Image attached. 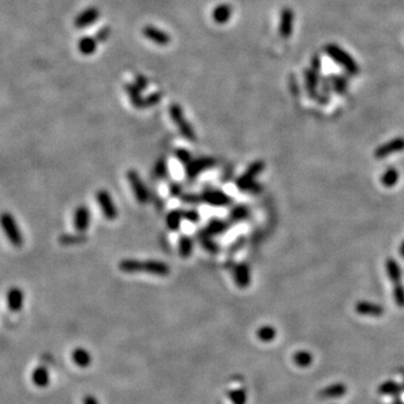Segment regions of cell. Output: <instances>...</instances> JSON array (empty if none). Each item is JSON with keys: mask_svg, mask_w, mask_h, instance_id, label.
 Returning <instances> with one entry per match:
<instances>
[{"mask_svg": "<svg viewBox=\"0 0 404 404\" xmlns=\"http://www.w3.org/2000/svg\"><path fill=\"white\" fill-rule=\"evenodd\" d=\"M324 52L331 60H333L339 67H341L350 76H357L359 73V67L355 59L347 52V51L340 48L338 44L329 43L324 46Z\"/></svg>", "mask_w": 404, "mask_h": 404, "instance_id": "obj_1", "label": "cell"}, {"mask_svg": "<svg viewBox=\"0 0 404 404\" xmlns=\"http://www.w3.org/2000/svg\"><path fill=\"white\" fill-rule=\"evenodd\" d=\"M0 227L14 247L20 248L24 245V237H23L22 230L11 212L4 211L0 213Z\"/></svg>", "mask_w": 404, "mask_h": 404, "instance_id": "obj_2", "label": "cell"}, {"mask_svg": "<svg viewBox=\"0 0 404 404\" xmlns=\"http://www.w3.org/2000/svg\"><path fill=\"white\" fill-rule=\"evenodd\" d=\"M169 113L172 120H173V123L176 125V127H178L180 133L182 134V136L189 139V141H194V139H196V134H194L191 125H190L188 120L185 119L182 108H181L179 105L173 104L170 106Z\"/></svg>", "mask_w": 404, "mask_h": 404, "instance_id": "obj_3", "label": "cell"}, {"mask_svg": "<svg viewBox=\"0 0 404 404\" xmlns=\"http://www.w3.org/2000/svg\"><path fill=\"white\" fill-rule=\"evenodd\" d=\"M404 151V138L403 137H396L393 138L387 143H384L382 145L376 148L374 152V156L376 159H385L389 155L394 154V153Z\"/></svg>", "mask_w": 404, "mask_h": 404, "instance_id": "obj_4", "label": "cell"}, {"mask_svg": "<svg viewBox=\"0 0 404 404\" xmlns=\"http://www.w3.org/2000/svg\"><path fill=\"white\" fill-rule=\"evenodd\" d=\"M293 24H294V13L290 7H285L282 9L281 17H280V25H278V33L282 39L287 40L290 39L292 33H293Z\"/></svg>", "mask_w": 404, "mask_h": 404, "instance_id": "obj_5", "label": "cell"}, {"mask_svg": "<svg viewBox=\"0 0 404 404\" xmlns=\"http://www.w3.org/2000/svg\"><path fill=\"white\" fill-rule=\"evenodd\" d=\"M97 202L100 204V208L104 212L105 217L108 220H114L117 217V210H116L113 199H111L109 192L105 190H100L97 192Z\"/></svg>", "mask_w": 404, "mask_h": 404, "instance_id": "obj_6", "label": "cell"}, {"mask_svg": "<svg viewBox=\"0 0 404 404\" xmlns=\"http://www.w3.org/2000/svg\"><path fill=\"white\" fill-rule=\"evenodd\" d=\"M127 178L129 181V184L133 189V192L136 196L137 200L141 203H145L148 200V192L145 188V185L142 182L141 178L137 174L136 171H129L127 174Z\"/></svg>", "mask_w": 404, "mask_h": 404, "instance_id": "obj_7", "label": "cell"}, {"mask_svg": "<svg viewBox=\"0 0 404 404\" xmlns=\"http://www.w3.org/2000/svg\"><path fill=\"white\" fill-rule=\"evenodd\" d=\"M304 86L305 91L311 99L315 100L319 94V86H320V78L319 73L315 72L312 69H306L304 71Z\"/></svg>", "mask_w": 404, "mask_h": 404, "instance_id": "obj_8", "label": "cell"}, {"mask_svg": "<svg viewBox=\"0 0 404 404\" xmlns=\"http://www.w3.org/2000/svg\"><path fill=\"white\" fill-rule=\"evenodd\" d=\"M100 16V12L97 7H88L85 9L82 13L79 14L74 20V26L77 27L78 30L86 29V27L90 26L94 24L95 22H97Z\"/></svg>", "mask_w": 404, "mask_h": 404, "instance_id": "obj_9", "label": "cell"}, {"mask_svg": "<svg viewBox=\"0 0 404 404\" xmlns=\"http://www.w3.org/2000/svg\"><path fill=\"white\" fill-rule=\"evenodd\" d=\"M143 34L147 40H150L153 43L160 46H166L171 42V37L166 32L152 25H147L144 27Z\"/></svg>", "mask_w": 404, "mask_h": 404, "instance_id": "obj_10", "label": "cell"}, {"mask_svg": "<svg viewBox=\"0 0 404 404\" xmlns=\"http://www.w3.org/2000/svg\"><path fill=\"white\" fill-rule=\"evenodd\" d=\"M7 305L13 312H18L24 305V292L20 287H12L7 292Z\"/></svg>", "mask_w": 404, "mask_h": 404, "instance_id": "obj_11", "label": "cell"}, {"mask_svg": "<svg viewBox=\"0 0 404 404\" xmlns=\"http://www.w3.org/2000/svg\"><path fill=\"white\" fill-rule=\"evenodd\" d=\"M355 310L357 313L361 315H369V317H380L384 313V309L382 305L376 304L368 301H360L357 302Z\"/></svg>", "mask_w": 404, "mask_h": 404, "instance_id": "obj_12", "label": "cell"}, {"mask_svg": "<svg viewBox=\"0 0 404 404\" xmlns=\"http://www.w3.org/2000/svg\"><path fill=\"white\" fill-rule=\"evenodd\" d=\"M90 222V212L86 206L79 207L74 213V227L79 233H83L88 229Z\"/></svg>", "mask_w": 404, "mask_h": 404, "instance_id": "obj_13", "label": "cell"}, {"mask_svg": "<svg viewBox=\"0 0 404 404\" xmlns=\"http://www.w3.org/2000/svg\"><path fill=\"white\" fill-rule=\"evenodd\" d=\"M233 15V7L228 4H220L212 11V20L219 25L228 23Z\"/></svg>", "mask_w": 404, "mask_h": 404, "instance_id": "obj_14", "label": "cell"}, {"mask_svg": "<svg viewBox=\"0 0 404 404\" xmlns=\"http://www.w3.org/2000/svg\"><path fill=\"white\" fill-rule=\"evenodd\" d=\"M142 272L154 274V275L165 276L170 273V268L163 262L146 261V262L142 263Z\"/></svg>", "mask_w": 404, "mask_h": 404, "instance_id": "obj_15", "label": "cell"}, {"mask_svg": "<svg viewBox=\"0 0 404 404\" xmlns=\"http://www.w3.org/2000/svg\"><path fill=\"white\" fill-rule=\"evenodd\" d=\"M72 360L73 363L76 364L79 367L86 368L91 364L92 357L89 351H88L86 348L82 347H77L76 349L72 351Z\"/></svg>", "mask_w": 404, "mask_h": 404, "instance_id": "obj_16", "label": "cell"}, {"mask_svg": "<svg viewBox=\"0 0 404 404\" xmlns=\"http://www.w3.org/2000/svg\"><path fill=\"white\" fill-rule=\"evenodd\" d=\"M32 382L37 387L44 388L50 384V373L45 366H37L32 373Z\"/></svg>", "mask_w": 404, "mask_h": 404, "instance_id": "obj_17", "label": "cell"}, {"mask_svg": "<svg viewBox=\"0 0 404 404\" xmlns=\"http://www.w3.org/2000/svg\"><path fill=\"white\" fill-rule=\"evenodd\" d=\"M385 268H386V273L388 275L389 281H391L393 284H397V283L401 282L402 278L401 266L395 259L391 257L387 258L386 262H385Z\"/></svg>", "mask_w": 404, "mask_h": 404, "instance_id": "obj_18", "label": "cell"}, {"mask_svg": "<svg viewBox=\"0 0 404 404\" xmlns=\"http://www.w3.org/2000/svg\"><path fill=\"white\" fill-rule=\"evenodd\" d=\"M319 94L317 97V100L320 105H327L329 100H330V94L332 92L331 83L329 81V78H322L320 80L319 86Z\"/></svg>", "mask_w": 404, "mask_h": 404, "instance_id": "obj_19", "label": "cell"}, {"mask_svg": "<svg viewBox=\"0 0 404 404\" xmlns=\"http://www.w3.org/2000/svg\"><path fill=\"white\" fill-rule=\"evenodd\" d=\"M125 89L129 96V99H131L132 104L136 107L138 109L145 108V98L142 97V91L138 89V88L135 85H126L125 86Z\"/></svg>", "mask_w": 404, "mask_h": 404, "instance_id": "obj_20", "label": "cell"}, {"mask_svg": "<svg viewBox=\"0 0 404 404\" xmlns=\"http://www.w3.org/2000/svg\"><path fill=\"white\" fill-rule=\"evenodd\" d=\"M235 281L240 287H246L249 284L250 271L246 264H240L235 268Z\"/></svg>", "mask_w": 404, "mask_h": 404, "instance_id": "obj_21", "label": "cell"}, {"mask_svg": "<svg viewBox=\"0 0 404 404\" xmlns=\"http://www.w3.org/2000/svg\"><path fill=\"white\" fill-rule=\"evenodd\" d=\"M329 81L331 83L332 91L336 92L337 95L343 96L346 95V92L348 90V81L345 77L342 76H337V74H332V76H329Z\"/></svg>", "mask_w": 404, "mask_h": 404, "instance_id": "obj_22", "label": "cell"}, {"mask_svg": "<svg viewBox=\"0 0 404 404\" xmlns=\"http://www.w3.org/2000/svg\"><path fill=\"white\" fill-rule=\"evenodd\" d=\"M398 179H400L398 171L395 168H388L380 176V182H382L384 187L392 188L397 184Z\"/></svg>", "mask_w": 404, "mask_h": 404, "instance_id": "obj_23", "label": "cell"}, {"mask_svg": "<svg viewBox=\"0 0 404 404\" xmlns=\"http://www.w3.org/2000/svg\"><path fill=\"white\" fill-rule=\"evenodd\" d=\"M78 50L83 55H91L95 53L97 50V40L92 39L90 36L82 37V39L78 42Z\"/></svg>", "mask_w": 404, "mask_h": 404, "instance_id": "obj_24", "label": "cell"}, {"mask_svg": "<svg viewBox=\"0 0 404 404\" xmlns=\"http://www.w3.org/2000/svg\"><path fill=\"white\" fill-rule=\"evenodd\" d=\"M119 268L125 273H138L142 272V262L136 259H124L120 262Z\"/></svg>", "mask_w": 404, "mask_h": 404, "instance_id": "obj_25", "label": "cell"}, {"mask_svg": "<svg viewBox=\"0 0 404 404\" xmlns=\"http://www.w3.org/2000/svg\"><path fill=\"white\" fill-rule=\"evenodd\" d=\"M211 164H212V162H209L207 159L192 162V163L188 164V174L191 176L197 175L199 172L202 171L203 169L208 168V166H210Z\"/></svg>", "mask_w": 404, "mask_h": 404, "instance_id": "obj_26", "label": "cell"}, {"mask_svg": "<svg viewBox=\"0 0 404 404\" xmlns=\"http://www.w3.org/2000/svg\"><path fill=\"white\" fill-rule=\"evenodd\" d=\"M256 335L259 340H262L264 342H268V341H272L273 339L275 338L276 331H275V329L271 326H264L258 329Z\"/></svg>", "mask_w": 404, "mask_h": 404, "instance_id": "obj_27", "label": "cell"}, {"mask_svg": "<svg viewBox=\"0 0 404 404\" xmlns=\"http://www.w3.org/2000/svg\"><path fill=\"white\" fill-rule=\"evenodd\" d=\"M192 248H193V243H192V239L189 238V237H182V238L180 239V244H179V253L182 257H189L190 255L192 253Z\"/></svg>", "mask_w": 404, "mask_h": 404, "instance_id": "obj_28", "label": "cell"}, {"mask_svg": "<svg viewBox=\"0 0 404 404\" xmlns=\"http://www.w3.org/2000/svg\"><path fill=\"white\" fill-rule=\"evenodd\" d=\"M86 240V237L82 234L80 235H62L60 236L59 241L64 246H70V245H76V244H81L82 241Z\"/></svg>", "mask_w": 404, "mask_h": 404, "instance_id": "obj_29", "label": "cell"}, {"mask_svg": "<svg viewBox=\"0 0 404 404\" xmlns=\"http://www.w3.org/2000/svg\"><path fill=\"white\" fill-rule=\"evenodd\" d=\"M229 398L233 404H245L247 400V395H246V391L244 388L239 389H233L229 392Z\"/></svg>", "mask_w": 404, "mask_h": 404, "instance_id": "obj_30", "label": "cell"}, {"mask_svg": "<svg viewBox=\"0 0 404 404\" xmlns=\"http://www.w3.org/2000/svg\"><path fill=\"white\" fill-rule=\"evenodd\" d=\"M393 298L400 308H404V285H402L401 283L394 284Z\"/></svg>", "mask_w": 404, "mask_h": 404, "instance_id": "obj_31", "label": "cell"}, {"mask_svg": "<svg viewBox=\"0 0 404 404\" xmlns=\"http://www.w3.org/2000/svg\"><path fill=\"white\" fill-rule=\"evenodd\" d=\"M207 200L212 204H224L228 202V198L220 192H209L207 194Z\"/></svg>", "mask_w": 404, "mask_h": 404, "instance_id": "obj_32", "label": "cell"}, {"mask_svg": "<svg viewBox=\"0 0 404 404\" xmlns=\"http://www.w3.org/2000/svg\"><path fill=\"white\" fill-rule=\"evenodd\" d=\"M294 361L300 366H306L311 363V356L309 352L300 351L294 355Z\"/></svg>", "mask_w": 404, "mask_h": 404, "instance_id": "obj_33", "label": "cell"}, {"mask_svg": "<svg viewBox=\"0 0 404 404\" xmlns=\"http://www.w3.org/2000/svg\"><path fill=\"white\" fill-rule=\"evenodd\" d=\"M345 393V387L342 385H336V386L329 387L327 389H324L322 394H324V396H340L341 394Z\"/></svg>", "mask_w": 404, "mask_h": 404, "instance_id": "obj_34", "label": "cell"}, {"mask_svg": "<svg viewBox=\"0 0 404 404\" xmlns=\"http://www.w3.org/2000/svg\"><path fill=\"white\" fill-rule=\"evenodd\" d=\"M181 218L182 216L180 215L179 212H172L169 215L168 217V225L171 229H178L179 226H180V221H181Z\"/></svg>", "mask_w": 404, "mask_h": 404, "instance_id": "obj_35", "label": "cell"}, {"mask_svg": "<svg viewBox=\"0 0 404 404\" xmlns=\"http://www.w3.org/2000/svg\"><path fill=\"white\" fill-rule=\"evenodd\" d=\"M161 98H162V95L160 94V92H155V94L150 95L147 98H145V108L146 107L157 105L160 102Z\"/></svg>", "mask_w": 404, "mask_h": 404, "instance_id": "obj_36", "label": "cell"}, {"mask_svg": "<svg viewBox=\"0 0 404 404\" xmlns=\"http://www.w3.org/2000/svg\"><path fill=\"white\" fill-rule=\"evenodd\" d=\"M134 85L136 86L141 91L145 90L146 88H147V85H148L147 79H146L145 77H144V76H141V74H138V76H136V78H135Z\"/></svg>", "mask_w": 404, "mask_h": 404, "instance_id": "obj_37", "label": "cell"}, {"mask_svg": "<svg viewBox=\"0 0 404 404\" xmlns=\"http://www.w3.org/2000/svg\"><path fill=\"white\" fill-rule=\"evenodd\" d=\"M96 36H97L96 40L98 42H106L110 36V29L108 26H105L104 29H101L98 33H97Z\"/></svg>", "mask_w": 404, "mask_h": 404, "instance_id": "obj_38", "label": "cell"}, {"mask_svg": "<svg viewBox=\"0 0 404 404\" xmlns=\"http://www.w3.org/2000/svg\"><path fill=\"white\" fill-rule=\"evenodd\" d=\"M311 69L314 70L315 72H320V70H321V60L318 57V55H314L311 60Z\"/></svg>", "mask_w": 404, "mask_h": 404, "instance_id": "obj_39", "label": "cell"}, {"mask_svg": "<svg viewBox=\"0 0 404 404\" xmlns=\"http://www.w3.org/2000/svg\"><path fill=\"white\" fill-rule=\"evenodd\" d=\"M233 215H235V219H243V218L247 217L248 211L246 208L240 207L238 209H236V210L233 212Z\"/></svg>", "mask_w": 404, "mask_h": 404, "instance_id": "obj_40", "label": "cell"}, {"mask_svg": "<svg viewBox=\"0 0 404 404\" xmlns=\"http://www.w3.org/2000/svg\"><path fill=\"white\" fill-rule=\"evenodd\" d=\"M155 171H156V174L159 175L160 178H163V176H165V174H166V165L164 163V161H161L160 163H157Z\"/></svg>", "mask_w": 404, "mask_h": 404, "instance_id": "obj_41", "label": "cell"}, {"mask_svg": "<svg viewBox=\"0 0 404 404\" xmlns=\"http://www.w3.org/2000/svg\"><path fill=\"white\" fill-rule=\"evenodd\" d=\"M209 229H210L212 234L219 233V231L224 229V224H221V222H219V221H216V222L213 221V222H211L210 226H209Z\"/></svg>", "mask_w": 404, "mask_h": 404, "instance_id": "obj_42", "label": "cell"}, {"mask_svg": "<svg viewBox=\"0 0 404 404\" xmlns=\"http://www.w3.org/2000/svg\"><path fill=\"white\" fill-rule=\"evenodd\" d=\"M176 155H178V157L181 161H183V162H189L190 161V154L187 151H182V150L178 151V153H176Z\"/></svg>", "mask_w": 404, "mask_h": 404, "instance_id": "obj_43", "label": "cell"}, {"mask_svg": "<svg viewBox=\"0 0 404 404\" xmlns=\"http://www.w3.org/2000/svg\"><path fill=\"white\" fill-rule=\"evenodd\" d=\"M183 217L192 221H196L197 219H199V213H197L196 211H189L187 213H184Z\"/></svg>", "mask_w": 404, "mask_h": 404, "instance_id": "obj_44", "label": "cell"}, {"mask_svg": "<svg viewBox=\"0 0 404 404\" xmlns=\"http://www.w3.org/2000/svg\"><path fill=\"white\" fill-rule=\"evenodd\" d=\"M83 404H99L94 395H86L83 397Z\"/></svg>", "mask_w": 404, "mask_h": 404, "instance_id": "obj_45", "label": "cell"}, {"mask_svg": "<svg viewBox=\"0 0 404 404\" xmlns=\"http://www.w3.org/2000/svg\"><path fill=\"white\" fill-rule=\"evenodd\" d=\"M398 253H400L401 257L404 258V240L402 241L401 245H400V248H398Z\"/></svg>", "mask_w": 404, "mask_h": 404, "instance_id": "obj_46", "label": "cell"}]
</instances>
